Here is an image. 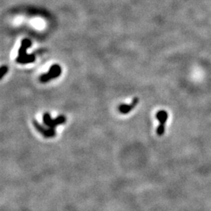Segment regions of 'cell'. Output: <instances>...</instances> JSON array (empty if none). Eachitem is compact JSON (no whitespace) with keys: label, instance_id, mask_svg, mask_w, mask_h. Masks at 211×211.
<instances>
[{"label":"cell","instance_id":"cell-1","mask_svg":"<svg viewBox=\"0 0 211 211\" xmlns=\"http://www.w3.org/2000/svg\"><path fill=\"white\" fill-rule=\"evenodd\" d=\"M42 120H43V124L46 126H47L49 128H52V129H55L58 125L59 124H63L66 122V118L64 115H60L58 116L57 117H56L55 119H52L51 115L49 114V113L46 112L45 113L42 117Z\"/></svg>","mask_w":211,"mask_h":211},{"label":"cell","instance_id":"cell-6","mask_svg":"<svg viewBox=\"0 0 211 211\" xmlns=\"http://www.w3.org/2000/svg\"><path fill=\"white\" fill-rule=\"evenodd\" d=\"M6 72H7V67H5V66H4V67H2V72H1V77H3Z\"/></svg>","mask_w":211,"mask_h":211},{"label":"cell","instance_id":"cell-2","mask_svg":"<svg viewBox=\"0 0 211 211\" xmlns=\"http://www.w3.org/2000/svg\"><path fill=\"white\" fill-rule=\"evenodd\" d=\"M32 122H33V125L35 126V128H36V129L38 130V131H39V133H41L44 137H46V138H52V137H54L55 135H56V131H55V129L49 128V127L46 128L43 125L39 124L36 120H33Z\"/></svg>","mask_w":211,"mask_h":211},{"label":"cell","instance_id":"cell-3","mask_svg":"<svg viewBox=\"0 0 211 211\" xmlns=\"http://www.w3.org/2000/svg\"><path fill=\"white\" fill-rule=\"evenodd\" d=\"M157 120L160 121L159 127H157L156 133L158 135H162L164 133V126H165V123L168 120V113L165 110H160L156 115Z\"/></svg>","mask_w":211,"mask_h":211},{"label":"cell","instance_id":"cell-5","mask_svg":"<svg viewBox=\"0 0 211 211\" xmlns=\"http://www.w3.org/2000/svg\"><path fill=\"white\" fill-rule=\"evenodd\" d=\"M139 102L138 98H134L132 100V103L131 104H120L118 107V110L120 111V114H127L129 112H131L133 109L135 107L137 104Z\"/></svg>","mask_w":211,"mask_h":211},{"label":"cell","instance_id":"cell-4","mask_svg":"<svg viewBox=\"0 0 211 211\" xmlns=\"http://www.w3.org/2000/svg\"><path fill=\"white\" fill-rule=\"evenodd\" d=\"M60 67L59 66H53L52 68L49 70V73H46V74L42 75L41 77L40 80L42 82H47L49 81L50 79L55 78V77H57L59 74H60Z\"/></svg>","mask_w":211,"mask_h":211}]
</instances>
